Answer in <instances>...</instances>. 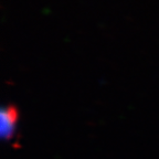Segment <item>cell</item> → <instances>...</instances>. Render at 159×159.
Masks as SVG:
<instances>
[{
  "instance_id": "obj_1",
  "label": "cell",
  "mask_w": 159,
  "mask_h": 159,
  "mask_svg": "<svg viewBox=\"0 0 159 159\" xmlns=\"http://www.w3.org/2000/svg\"><path fill=\"white\" fill-rule=\"evenodd\" d=\"M18 112L15 106L7 105L1 108L0 112V136L3 142H10L15 136L17 127Z\"/></svg>"
}]
</instances>
